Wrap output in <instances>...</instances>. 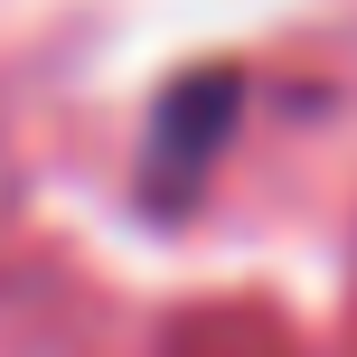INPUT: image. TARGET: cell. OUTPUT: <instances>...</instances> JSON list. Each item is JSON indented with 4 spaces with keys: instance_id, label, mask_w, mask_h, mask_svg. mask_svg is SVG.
Returning a JSON list of instances; mask_svg holds the SVG:
<instances>
[{
    "instance_id": "1",
    "label": "cell",
    "mask_w": 357,
    "mask_h": 357,
    "mask_svg": "<svg viewBox=\"0 0 357 357\" xmlns=\"http://www.w3.org/2000/svg\"><path fill=\"white\" fill-rule=\"evenodd\" d=\"M235 104H245V75L235 66H188L178 85L151 104V142H142V197L160 216H178L197 197V178H207V160L226 151L235 132Z\"/></svg>"
}]
</instances>
